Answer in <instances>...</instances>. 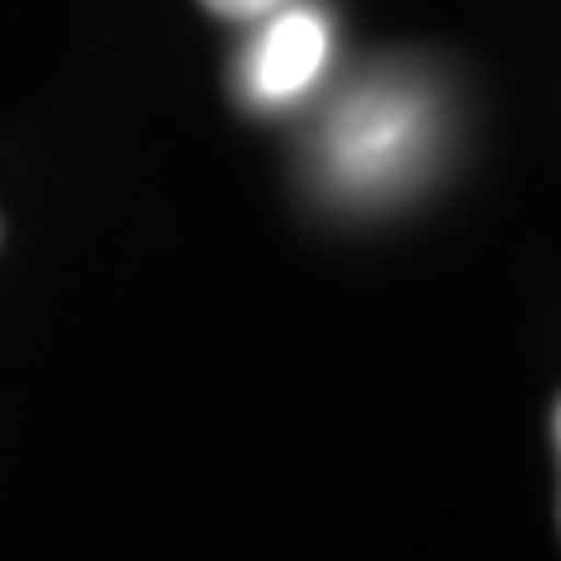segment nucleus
I'll list each match as a JSON object with an SVG mask.
<instances>
[{"mask_svg": "<svg viewBox=\"0 0 561 561\" xmlns=\"http://www.w3.org/2000/svg\"><path fill=\"white\" fill-rule=\"evenodd\" d=\"M257 20L262 28L243 51L239 90L257 108H286L323 80L332 57V24L323 10L300 5V0H286Z\"/></svg>", "mask_w": 561, "mask_h": 561, "instance_id": "f03ea898", "label": "nucleus"}, {"mask_svg": "<svg viewBox=\"0 0 561 561\" xmlns=\"http://www.w3.org/2000/svg\"><path fill=\"white\" fill-rule=\"evenodd\" d=\"M552 435H557V459H561V402H557V416H552Z\"/></svg>", "mask_w": 561, "mask_h": 561, "instance_id": "20e7f679", "label": "nucleus"}, {"mask_svg": "<svg viewBox=\"0 0 561 561\" xmlns=\"http://www.w3.org/2000/svg\"><path fill=\"white\" fill-rule=\"evenodd\" d=\"M276 5H286V0H206V10L225 14V20H257V14H267Z\"/></svg>", "mask_w": 561, "mask_h": 561, "instance_id": "7ed1b4c3", "label": "nucleus"}, {"mask_svg": "<svg viewBox=\"0 0 561 561\" xmlns=\"http://www.w3.org/2000/svg\"><path fill=\"white\" fill-rule=\"evenodd\" d=\"M435 94L426 80L379 76L332 108L319 136L323 187L342 202H389L431 164Z\"/></svg>", "mask_w": 561, "mask_h": 561, "instance_id": "f257e3e1", "label": "nucleus"}]
</instances>
